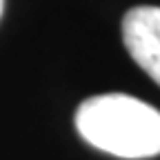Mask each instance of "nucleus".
<instances>
[{
	"mask_svg": "<svg viewBox=\"0 0 160 160\" xmlns=\"http://www.w3.org/2000/svg\"><path fill=\"white\" fill-rule=\"evenodd\" d=\"M76 129L87 142L118 158L160 153V111L127 93H102L76 111Z\"/></svg>",
	"mask_w": 160,
	"mask_h": 160,
	"instance_id": "f257e3e1",
	"label": "nucleus"
},
{
	"mask_svg": "<svg viewBox=\"0 0 160 160\" xmlns=\"http://www.w3.org/2000/svg\"><path fill=\"white\" fill-rule=\"evenodd\" d=\"M122 42L136 65L160 85V7H133L122 18Z\"/></svg>",
	"mask_w": 160,
	"mask_h": 160,
	"instance_id": "f03ea898",
	"label": "nucleus"
},
{
	"mask_svg": "<svg viewBox=\"0 0 160 160\" xmlns=\"http://www.w3.org/2000/svg\"><path fill=\"white\" fill-rule=\"evenodd\" d=\"M2 9H5V0H0V16H2Z\"/></svg>",
	"mask_w": 160,
	"mask_h": 160,
	"instance_id": "7ed1b4c3",
	"label": "nucleus"
}]
</instances>
